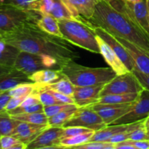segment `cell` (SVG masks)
I'll return each instance as SVG.
<instances>
[{
	"label": "cell",
	"instance_id": "28",
	"mask_svg": "<svg viewBox=\"0 0 149 149\" xmlns=\"http://www.w3.org/2000/svg\"><path fill=\"white\" fill-rule=\"evenodd\" d=\"M20 122L13 119L7 111L0 113V135H12Z\"/></svg>",
	"mask_w": 149,
	"mask_h": 149
},
{
	"label": "cell",
	"instance_id": "22",
	"mask_svg": "<svg viewBox=\"0 0 149 149\" xmlns=\"http://www.w3.org/2000/svg\"><path fill=\"white\" fill-rule=\"evenodd\" d=\"M61 75L59 69H44L33 73L29 78L33 83L47 84L56 81L61 78Z\"/></svg>",
	"mask_w": 149,
	"mask_h": 149
},
{
	"label": "cell",
	"instance_id": "24",
	"mask_svg": "<svg viewBox=\"0 0 149 149\" xmlns=\"http://www.w3.org/2000/svg\"><path fill=\"white\" fill-rule=\"evenodd\" d=\"M95 132V131L92 130L90 132H85V133L74 135V136L61 138L60 144L63 148H74L78 146L82 145V144L89 142Z\"/></svg>",
	"mask_w": 149,
	"mask_h": 149
},
{
	"label": "cell",
	"instance_id": "14",
	"mask_svg": "<svg viewBox=\"0 0 149 149\" xmlns=\"http://www.w3.org/2000/svg\"><path fill=\"white\" fill-rule=\"evenodd\" d=\"M96 39L100 48V54L103 55L109 67L111 68L117 75H122L130 71L104 39L97 34Z\"/></svg>",
	"mask_w": 149,
	"mask_h": 149
},
{
	"label": "cell",
	"instance_id": "23",
	"mask_svg": "<svg viewBox=\"0 0 149 149\" xmlns=\"http://www.w3.org/2000/svg\"><path fill=\"white\" fill-rule=\"evenodd\" d=\"M20 50L3 42L0 36V64L13 67Z\"/></svg>",
	"mask_w": 149,
	"mask_h": 149
},
{
	"label": "cell",
	"instance_id": "19",
	"mask_svg": "<svg viewBox=\"0 0 149 149\" xmlns=\"http://www.w3.org/2000/svg\"><path fill=\"white\" fill-rule=\"evenodd\" d=\"M35 91L44 90H51L58 92L63 94L67 95L72 97L74 91V85L63 75H61V78L52 82L47 84H38L34 83Z\"/></svg>",
	"mask_w": 149,
	"mask_h": 149
},
{
	"label": "cell",
	"instance_id": "46",
	"mask_svg": "<svg viewBox=\"0 0 149 149\" xmlns=\"http://www.w3.org/2000/svg\"><path fill=\"white\" fill-rule=\"evenodd\" d=\"M132 144L135 149H149L148 140H142V141H131Z\"/></svg>",
	"mask_w": 149,
	"mask_h": 149
},
{
	"label": "cell",
	"instance_id": "53",
	"mask_svg": "<svg viewBox=\"0 0 149 149\" xmlns=\"http://www.w3.org/2000/svg\"><path fill=\"white\" fill-rule=\"evenodd\" d=\"M0 3H2V0H0Z\"/></svg>",
	"mask_w": 149,
	"mask_h": 149
},
{
	"label": "cell",
	"instance_id": "44",
	"mask_svg": "<svg viewBox=\"0 0 149 149\" xmlns=\"http://www.w3.org/2000/svg\"><path fill=\"white\" fill-rule=\"evenodd\" d=\"M11 98L9 91L1 92L0 93V113L5 112V108L10 99Z\"/></svg>",
	"mask_w": 149,
	"mask_h": 149
},
{
	"label": "cell",
	"instance_id": "11",
	"mask_svg": "<svg viewBox=\"0 0 149 149\" xmlns=\"http://www.w3.org/2000/svg\"><path fill=\"white\" fill-rule=\"evenodd\" d=\"M134 102L126 103H97L92 105L93 110L102 118L107 125L113 123L129 112L132 109Z\"/></svg>",
	"mask_w": 149,
	"mask_h": 149
},
{
	"label": "cell",
	"instance_id": "25",
	"mask_svg": "<svg viewBox=\"0 0 149 149\" xmlns=\"http://www.w3.org/2000/svg\"><path fill=\"white\" fill-rule=\"evenodd\" d=\"M49 125H36V126L28 128V129L20 131L17 133L14 134L13 135V136L17 138L19 141L23 142L26 145H28L31 141H33Z\"/></svg>",
	"mask_w": 149,
	"mask_h": 149
},
{
	"label": "cell",
	"instance_id": "18",
	"mask_svg": "<svg viewBox=\"0 0 149 149\" xmlns=\"http://www.w3.org/2000/svg\"><path fill=\"white\" fill-rule=\"evenodd\" d=\"M23 83H33L29 77L13 68L9 72L0 75V93L9 91Z\"/></svg>",
	"mask_w": 149,
	"mask_h": 149
},
{
	"label": "cell",
	"instance_id": "12",
	"mask_svg": "<svg viewBox=\"0 0 149 149\" xmlns=\"http://www.w3.org/2000/svg\"><path fill=\"white\" fill-rule=\"evenodd\" d=\"M95 33L100 36L103 39H104L109 45V46L113 49V50L116 52V55L120 58L122 62L125 64L130 71H132L135 67V61L133 58L131 57L130 54L128 52L126 48L116 39V38L112 34L106 31L103 28L99 26H94Z\"/></svg>",
	"mask_w": 149,
	"mask_h": 149
},
{
	"label": "cell",
	"instance_id": "30",
	"mask_svg": "<svg viewBox=\"0 0 149 149\" xmlns=\"http://www.w3.org/2000/svg\"><path fill=\"white\" fill-rule=\"evenodd\" d=\"M1 149H26L27 145L11 135L0 136Z\"/></svg>",
	"mask_w": 149,
	"mask_h": 149
},
{
	"label": "cell",
	"instance_id": "36",
	"mask_svg": "<svg viewBox=\"0 0 149 149\" xmlns=\"http://www.w3.org/2000/svg\"><path fill=\"white\" fill-rule=\"evenodd\" d=\"M53 4L54 0H39L33 7V11L40 15L49 14Z\"/></svg>",
	"mask_w": 149,
	"mask_h": 149
},
{
	"label": "cell",
	"instance_id": "5",
	"mask_svg": "<svg viewBox=\"0 0 149 149\" xmlns=\"http://www.w3.org/2000/svg\"><path fill=\"white\" fill-rule=\"evenodd\" d=\"M61 63L49 55L20 51L13 68L29 76L36 71L44 69H59Z\"/></svg>",
	"mask_w": 149,
	"mask_h": 149
},
{
	"label": "cell",
	"instance_id": "49",
	"mask_svg": "<svg viewBox=\"0 0 149 149\" xmlns=\"http://www.w3.org/2000/svg\"><path fill=\"white\" fill-rule=\"evenodd\" d=\"M125 1H127V2H130V3H136V2H138V1H141V0H125Z\"/></svg>",
	"mask_w": 149,
	"mask_h": 149
},
{
	"label": "cell",
	"instance_id": "1",
	"mask_svg": "<svg viewBox=\"0 0 149 149\" xmlns=\"http://www.w3.org/2000/svg\"><path fill=\"white\" fill-rule=\"evenodd\" d=\"M1 39L20 51L53 57L61 65L67 61L79 58L71 43L63 38L44 31L35 20H28L14 30L3 33Z\"/></svg>",
	"mask_w": 149,
	"mask_h": 149
},
{
	"label": "cell",
	"instance_id": "50",
	"mask_svg": "<svg viewBox=\"0 0 149 149\" xmlns=\"http://www.w3.org/2000/svg\"><path fill=\"white\" fill-rule=\"evenodd\" d=\"M103 1H106V3H108V4H111V3L113 2V1H114V0H103Z\"/></svg>",
	"mask_w": 149,
	"mask_h": 149
},
{
	"label": "cell",
	"instance_id": "51",
	"mask_svg": "<svg viewBox=\"0 0 149 149\" xmlns=\"http://www.w3.org/2000/svg\"><path fill=\"white\" fill-rule=\"evenodd\" d=\"M146 139L148 140V141H149V130H148V131H147V137H146Z\"/></svg>",
	"mask_w": 149,
	"mask_h": 149
},
{
	"label": "cell",
	"instance_id": "10",
	"mask_svg": "<svg viewBox=\"0 0 149 149\" xmlns=\"http://www.w3.org/2000/svg\"><path fill=\"white\" fill-rule=\"evenodd\" d=\"M63 127L48 126L33 141L27 145V149L63 148L60 144L63 134Z\"/></svg>",
	"mask_w": 149,
	"mask_h": 149
},
{
	"label": "cell",
	"instance_id": "3",
	"mask_svg": "<svg viewBox=\"0 0 149 149\" xmlns=\"http://www.w3.org/2000/svg\"><path fill=\"white\" fill-rule=\"evenodd\" d=\"M59 70L74 86L79 87L105 85L117 75L111 68H90L74 60L62 64Z\"/></svg>",
	"mask_w": 149,
	"mask_h": 149
},
{
	"label": "cell",
	"instance_id": "35",
	"mask_svg": "<svg viewBox=\"0 0 149 149\" xmlns=\"http://www.w3.org/2000/svg\"><path fill=\"white\" fill-rule=\"evenodd\" d=\"M34 93L37 94L41 103L44 106H51V105L55 104H61V103H60L51 93L46 91V90H38V91H35Z\"/></svg>",
	"mask_w": 149,
	"mask_h": 149
},
{
	"label": "cell",
	"instance_id": "20",
	"mask_svg": "<svg viewBox=\"0 0 149 149\" xmlns=\"http://www.w3.org/2000/svg\"><path fill=\"white\" fill-rule=\"evenodd\" d=\"M36 24L44 31L63 39L61 31L60 29L58 20L52 15H40V17L36 21Z\"/></svg>",
	"mask_w": 149,
	"mask_h": 149
},
{
	"label": "cell",
	"instance_id": "27",
	"mask_svg": "<svg viewBox=\"0 0 149 149\" xmlns=\"http://www.w3.org/2000/svg\"><path fill=\"white\" fill-rule=\"evenodd\" d=\"M139 93H125V94L108 95L100 97V103H126L134 102L138 97Z\"/></svg>",
	"mask_w": 149,
	"mask_h": 149
},
{
	"label": "cell",
	"instance_id": "21",
	"mask_svg": "<svg viewBox=\"0 0 149 149\" xmlns=\"http://www.w3.org/2000/svg\"><path fill=\"white\" fill-rule=\"evenodd\" d=\"M50 15H52L57 20H61V19H67V20H79L71 9L69 8L68 5L64 2L63 0H54V4L52 6V8L51 10ZM84 22V21H81ZM85 23H90V21L85 22Z\"/></svg>",
	"mask_w": 149,
	"mask_h": 149
},
{
	"label": "cell",
	"instance_id": "47",
	"mask_svg": "<svg viewBox=\"0 0 149 149\" xmlns=\"http://www.w3.org/2000/svg\"><path fill=\"white\" fill-rule=\"evenodd\" d=\"M13 68V67L7 66V65H1V64H0V75L3 74H5V73L9 72V71H11Z\"/></svg>",
	"mask_w": 149,
	"mask_h": 149
},
{
	"label": "cell",
	"instance_id": "56",
	"mask_svg": "<svg viewBox=\"0 0 149 149\" xmlns=\"http://www.w3.org/2000/svg\"><path fill=\"white\" fill-rule=\"evenodd\" d=\"M0 136H1V135H0ZM0 149H1V146H0Z\"/></svg>",
	"mask_w": 149,
	"mask_h": 149
},
{
	"label": "cell",
	"instance_id": "52",
	"mask_svg": "<svg viewBox=\"0 0 149 149\" xmlns=\"http://www.w3.org/2000/svg\"><path fill=\"white\" fill-rule=\"evenodd\" d=\"M146 2H147V6H148V11H149V0H146Z\"/></svg>",
	"mask_w": 149,
	"mask_h": 149
},
{
	"label": "cell",
	"instance_id": "37",
	"mask_svg": "<svg viewBox=\"0 0 149 149\" xmlns=\"http://www.w3.org/2000/svg\"><path fill=\"white\" fill-rule=\"evenodd\" d=\"M72 105L74 104H63V103H61V104H55L51 105V106H44V113L49 118L50 116H52L54 115L57 114V113H60V112L65 110V109H68Z\"/></svg>",
	"mask_w": 149,
	"mask_h": 149
},
{
	"label": "cell",
	"instance_id": "16",
	"mask_svg": "<svg viewBox=\"0 0 149 149\" xmlns=\"http://www.w3.org/2000/svg\"><path fill=\"white\" fill-rule=\"evenodd\" d=\"M74 15L81 21L87 22L93 17L96 5L101 0H63Z\"/></svg>",
	"mask_w": 149,
	"mask_h": 149
},
{
	"label": "cell",
	"instance_id": "8",
	"mask_svg": "<svg viewBox=\"0 0 149 149\" xmlns=\"http://www.w3.org/2000/svg\"><path fill=\"white\" fill-rule=\"evenodd\" d=\"M106 126L107 125L99 116L98 113L93 110L91 106H89L79 107L72 117L64 124L63 127H80L96 132Z\"/></svg>",
	"mask_w": 149,
	"mask_h": 149
},
{
	"label": "cell",
	"instance_id": "7",
	"mask_svg": "<svg viewBox=\"0 0 149 149\" xmlns=\"http://www.w3.org/2000/svg\"><path fill=\"white\" fill-rule=\"evenodd\" d=\"M143 87L132 71L116 75L111 81L105 84L100 92V97L108 95L140 93Z\"/></svg>",
	"mask_w": 149,
	"mask_h": 149
},
{
	"label": "cell",
	"instance_id": "45",
	"mask_svg": "<svg viewBox=\"0 0 149 149\" xmlns=\"http://www.w3.org/2000/svg\"><path fill=\"white\" fill-rule=\"evenodd\" d=\"M115 149H135L134 146L132 144L131 140H127V141H122V142L114 144Z\"/></svg>",
	"mask_w": 149,
	"mask_h": 149
},
{
	"label": "cell",
	"instance_id": "26",
	"mask_svg": "<svg viewBox=\"0 0 149 149\" xmlns=\"http://www.w3.org/2000/svg\"><path fill=\"white\" fill-rule=\"evenodd\" d=\"M78 106L76 104L72 105L68 109L62 111L60 113L50 116L48 118V125L52 127H63L64 124L68 122L73 115L74 114L76 111L78 109Z\"/></svg>",
	"mask_w": 149,
	"mask_h": 149
},
{
	"label": "cell",
	"instance_id": "2",
	"mask_svg": "<svg viewBox=\"0 0 149 149\" xmlns=\"http://www.w3.org/2000/svg\"><path fill=\"white\" fill-rule=\"evenodd\" d=\"M93 26H99L116 37L125 39L149 52V33L127 14L115 10L101 0L96 5L93 17L88 20Z\"/></svg>",
	"mask_w": 149,
	"mask_h": 149
},
{
	"label": "cell",
	"instance_id": "43",
	"mask_svg": "<svg viewBox=\"0 0 149 149\" xmlns=\"http://www.w3.org/2000/svg\"><path fill=\"white\" fill-rule=\"evenodd\" d=\"M26 97H11L10 99L9 102L7 103V106H6L5 110L6 111H10L13 110V109H16L17 107L20 106L21 105L22 102Z\"/></svg>",
	"mask_w": 149,
	"mask_h": 149
},
{
	"label": "cell",
	"instance_id": "42",
	"mask_svg": "<svg viewBox=\"0 0 149 149\" xmlns=\"http://www.w3.org/2000/svg\"><path fill=\"white\" fill-rule=\"evenodd\" d=\"M131 131L127 130L125 131V132H119V133L116 134L115 135L112 136L110 139L108 140L106 142L111 143H118L122 142V141H127V140H129L130 137V133Z\"/></svg>",
	"mask_w": 149,
	"mask_h": 149
},
{
	"label": "cell",
	"instance_id": "38",
	"mask_svg": "<svg viewBox=\"0 0 149 149\" xmlns=\"http://www.w3.org/2000/svg\"><path fill=\"white\" fill-rule=\"evenodd\" d=\"M147 130L145 125L139 127L136 129L133 130L130 133L129 140L131 141H142V140H147Z\"/></svg>",
	"mask_w": 149,
	"mask_h": 149
},
{
	"label": "cell",
	"instance_id": "15",
	"mask_svg": "<svg viewBox=\"0 0 149 149\" xmlns=\"http://www.w3.org/2000/svg\"><path fill=\"white\" fill-rule=\"evenodd\" d=\"M118 41L126 48L127 50L130 54L131 57L133 58L135 63V67L144 74H149V52L142 48L139 47L137 45H134L132 42L122 39L120 37H116Z\"/></svg>",
	"mask_w": 149,
	"mask_h": 149
},
{
	"label": "cell",
	"instance_id": "29",
	"mask_svg": "<svg viewBox=\"0 0 149 149\" xmlns=\"http://www.w3.org/2000/svg\"><path fill=\"white\" fill-rule=\"evenodd\" d=\"M13 119L21 122H26L36 125H48V117L44 112H36V113H25L11 116Z\"/></svg>",
	"mask_w": 149,
	"mask_h": 149
},
{
	"label": "cell",
	"instance_id": "9",
	"mask_svg": "<svg viewBox=\"0 0 149 149\" xmlns=\"http://www.w3.org/2000/svg\"><path fill=\"white\" fill-rule=\"evenodd\" d=\"M149 116V91L143 89L134 101L132 109L111 125H127L146 119Z\"/></svg>",
	"mask_w": 149,
	"mask_h": 149
},
{
	"label": "cell",
	"instance_id": "54",
	"mask_svg": "<svg viewBox=\"0 0 149 149\" xmlns=\"http://www.w3.org/2000/svg\"><path fill=\"white\" fill-rule=\"evenodd\" d=\"M1 33H0V36H1Z\"/></svg>",
	"mask_w": 149,
	"mask_h": 149
},
{
	"label": "cell",
	"instance_id": "33",
	"mask_svg": "<svg viewBox=\"0 0 149 149\" xmlns=\"http://www.w3.org/2000/svg\"><path fill=\"white\" fill-rule=\"evenodd\" d=\"M39 0H2L3 4H10L25 10L33 11V8Z\"/></svg>",
	"mask_w": 149,
	"mask_h": 149
},
{
	"label": "cell",
	"instance_id": "34",
	"mask_svg": "<svg viewBox=\"0 0 149 149\" xmlns=\"http://www.w3.org/2000/svg\"><path fill=\"white\" fill-rule=\"evenodd\" d=\"M74 148L77 149H115L114 144L103 141H89Z\"/></svg>",
	"mask_w": 149,
	"mask_h": 149
},
{
	"label": "cell",
	"instance_id": "57",
	"mask_svg": "<svg viewBox=\"0 0 149 149\" xmlns=\"http://www.w3.org/2000/svg\"></svg>",
	"mask_w": 149,
	"mask_h": 149
},
{
	"label": "cell",
	"instance_id": "17",
	"mask_svg": "<svg viewBox=\"0 0 149 149\" xmlns=\"http://www.w3.org/2000/svg\"><path fill=\"white\" fill-rule=\"evenodd\" d=\"M145 125V119L138 121L131 124L127 125H109L105 127L103 129L98 131H96L93 136L90 138V141H103L106 142L110 139L112 136L119 132H125V131H132L139 127Z\"/></svg>",
	"mask_w": 149,
	"mask_h": 149
},
{
	"label": "cell",
	"instance_id": "31",
	"mask_svg": "<svg viewBox=\"0 0 149 149\" xmlns=\"http://www.w3.org/2000/svg\"><path fill=\"white\" fill-rule=\"evenodd\" d=\"M34 92V83H23L9 90V93L11 97H26Z\"/></svg>",
	"mask_w": 149,
	"mask_h": 149
},
{
	"label": "cell",
	"instance_id": "39",
	"mask_svg": "<svg viewBox=\"0 0 149 149\" xmlns=\"http://www.w3.org/2000/svg\"><path fill=\"white\" fill-rule=\"evenodd\" d=\"M90 131H92V130L87 129V128L80 127H65L64 128L63 134V136L61 138H66V137L74 136V135L90 132Z\"/></svg>",
	"mask_w": 149,
	"mask_h": 149
},
{
	"label": "cell",
	"instance_id": "13",
	"mask_svg": "<svg viewBox=\"0 0 149 149\" xmlns=\"http://www.w3.org/2000/svg\"><path fill=\"white\" fill-rule=\"evenodd\" d=\"M104 85H95L79 87L74 86L72 97L78 107L92 106L98 103L100 92Z\"/></svg>",
	"mask_w": 149,
	"mask_h": 149
},
{
	"label": "cell",
	"instance_id": "32",
	"mask_svg": "<svg viewBox=\"0 0 149 149\" xmlns=\"http://www.w3.org/2000/svg\"><path fill=\"white\" fill-rule=\"evenodd\" d=\"M10 116L18 114H25V113H36V112H44V106L41 103L37 104L32 105L29 106H18L13 110L7 111Z\"/></svg>",
	"mask_w": 149,
	"mask_h": 149
},
{
	"label": "cell",
	"instance_id": "41",
	"mask_svg": "<svg viewBox=\"0 0 149 149\" xmlns=\"http://www.w3.org/2000/svg\"><path fill=\"white\" fill-rule=\"evenodd\" d=\"M46 90V91L49 92V93L52 95L60 103H63V104H75L74 103V100L73 99L72 97L69 95H67L63 94V93H58V92L53 91V90Z\"/></svg>",
	"mask_w": 149,
	"mask_h": 149
},
{
	"label": "cell",
	"instance_id": "55",
	"mask_svg": "<svg viewBox=\"0 0 149 149\" xmlns=\"http://www.w3.org/2000/svg\"><path fill=\"white\" fill-rule=\"evenodd\" d=\"M147 130H149V127H148V128H147Z\"/></svg>",
	"mask_w": 149,
	"mask_h": 149
},
{
	"label": "cell",
	"instance_id": "48",
	"mask_svg": "<svg viewBox=\"0 0 149 149\" xmlns=\"http://www.w3.org/2000/svg\"><path fill=\"white\" fill-rule=\"evenodd\" d=\"M145 126L146 127V128L149 127V116L145 119Z\"/></svg>",
	"mask_w": 149,
	"mask_h": 149
},
{
	"label": "cell",
	"instance_id": "4",
	"mask_svg": "<svg viewBox=\"0 0 149 149\" xmlns=\"http://www.w3.org/2000/svg\"><path fill=\"white\" fill-rule=\"evenodd\" d=\"M58 20L64 39L85 50L100 53L94 26L91 23L67 19Z\"/></svg>",
	"mask_w": 149,
	"mask_h": 149
},
{
	"label": "cell",
	"instance_id": "6",
	"mask_svg": "<svg viewBox=\"0 0 149 149\" xmlns=\"http://www.w3.org/2000/svg\"><path fill=\"white\" fill-rule=\"evenodd\" d=\"M38 13L29 11L10 4L0 3V33H7L28 20L37 21Z\"/></svg>",
	"mask_w": 149,
	"mask_h": 149
},
{
	"label": "cell",
	"instance_id": "40",
	"mask_svg": "<svg viewBox=\"0 0 149 149\" xmlns=\"http://www.w3.org/2000/svg\"><path fill=\"white\" fill-rule=\"evenodd\" d=\"M131 71L136 77V78L140 81L143 87L149 91V74H144V73L141 72L139 70L137 69L136 68H134Z\"/></svg>",
	"mask_w": 149,
	"mask_h": 149
}]
</instances>
